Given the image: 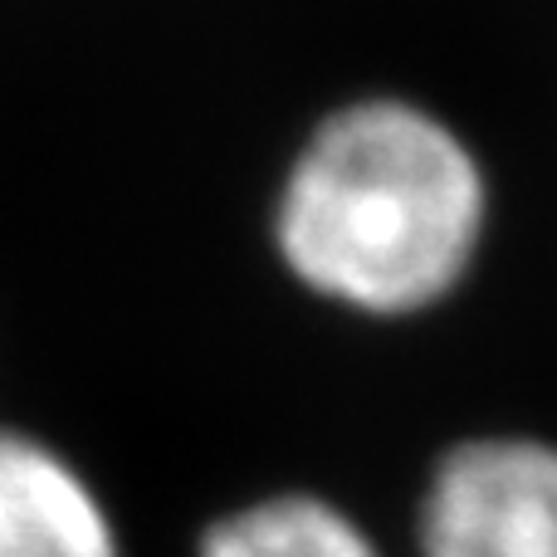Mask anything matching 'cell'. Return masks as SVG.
Returning <instances> with one entry per match:
<instances>
[{
  "instance_id": "6da1fadb",
  "label": "cell",
  "mask_w": 557,
  "mask_h": 557,
  "mask_svg": "<svg viewBox=\"0 0 557 557\" xmlns=\"http://www.w3.org/2000/svg\"><path fill=\"white\" fill-rule=\"evenodd\" d=\"M490 182L445 117L362 98L308 133L274 196V250L294 284L362 318H416L470 278Z\"/></svg>"
},
{
  "instance_id": "7a4b0ae2",
  "label": "cell",
  "mask_w": 557,
  "mask_h": 557,
  "mask_svg": "<svg viewBox=\"0 0 557 557\" xmlns=\"http://www.w3.org/2000/svg\"><path fill=\"white\" fill-rule=\"evenodd\" d=\"M421 557H557V445L474 435L441 455L416 509Z\"/></svg>"
},
{
  "instance_id": "3957f363",
  "label": "cell",
  "mask_w": 557,
  "mask_h": 557,
  "mask_svg": "<svg viewBox=\"0 0 557 557\" xmlns=\"http://www.w3.org/2000/svg\"><path fill=\"white\" fill-rule=\"evenodd\" d=\"M0 557H123L94 484L20 431H0Z\"/></svg>"
},
{
  "instance_id": "277c9868",
  "label": "cell",
  "mask_w": 557,
  "mask_h": 557,
  "mask_svg": "<svg viewBox=\"0 0 557 557\" xmlns=\"http://www.w3.org/2000/svg\"><path fill=\"white\" fill-rule=\"evenodd\" d=\"M196 557H382V548L343 504L284 490L221 513Z\"/></svg>"
}]
</instances>
